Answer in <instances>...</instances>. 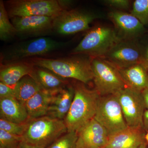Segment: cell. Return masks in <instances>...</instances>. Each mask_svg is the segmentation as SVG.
Listing matches in <instances>:
<instances>
[{
	"mask_svg": "<svg viewBox=\"0 0 148 148\" xmlns=\"http://www.w3.org/2000/svg\"><path fill=\"white\" fill-rule=\"evenodd\" d=\"M75 88L73 101L64 119L68 132H77L94 119L101 96L95 89H88L84 84H78Z\"/></svg>",
	"mask_w": 148,
	"mask_h": 148,
	"instance_id": "1",
	"label": "cell"
},
{
	"mask_svg": "<svg viewBox=\"0 0 148 148\" xmlns=\"http://www.w3.org/2000/svg\"><path fill=\"white\" fill-rule=\"evenodd\" d=\"M30 75L36 81L42 89L53 94L66 87V81L64 78L47 69L38 67L34 68Z\"/></svg>",
	"mask_w": 148,
	"mask_h": 148,
	"instance_id": "19",
	"label": "cell"
},
{
	"mask_svg": "<svg viewBox=\"0 0 148 148\" xmlns=\"http://www.w3.org/2000/svg\"><path fill=\"white\" fill-rule=\"evenodd\" d=\"M139 148H148L147 142H145V143H144L143 144H142V145L139 147Z\"/></svg>",
	"mask_w": 148,
	"mask_h": 148,
	"instance_id": "34",
	"label": "cell"
},
{
	"mask_svg": "<svg viewBox=\"0 0 148 148\" xmlns=\"http://www.w3.org/2000/svg\"><path fill=\"white\" fill-rule=\"evenodd\" d=\"M65 42L48 38H40L21 42L7 54L9 61H16L32 56L45 55L65 46Z\"/></svg>",
	"mask_w": 148,
	"mask_h": 148,
	"instance_id": "11",
	"label": "cell"
},
{
	"mask_svg": "<svg viewBox=\"0 0 148 148\" xmlns=\"http://www.w3.org/2000/svg\"><path fill=\"white\" fill-rule=\"evenodd\" d=\"M147 72H148V70H147Z\"/></svg>",
	"mask_w": 148,
	"mask_h": 148,
	"instance_id": "36",
	"label": "cell"
},
{
	"mask_svg": "<svg viewBox=\"0 0 148 148\" xmlns=\"http://www.w3.org/2000/svg\"><path fill=\"white\" fill-rule=\"evenodd\" d=\"M116 94L127 127H143L146 108L142 92L125 87Z\"/></svg>",
	"mask_w": 148,
	"mask_h": 148,
	"instance_id": "9",
	"label": "cell"
},
{
	"mask_svg": "<svg viewBox=\"0 0 148 148\" xmlns=\"http://www.w3.org/2000/svg\"><path fill=\"white\" fill-rule=\"evenodd\" d=\"M21 136L12 135L0 129V148H18Z\"/></svg>",
	"mask_w": 148,
	"mask_h": 148,
	"instance_id": "27",
	"label": "cell"
},
{
	"mask_svg": "<svg viewBox=\"0 0 148 148\" xmlns=\"http://www.w3.org/2000/svg\"><path fill=\"white\" fill-rule=\"evenodd\" d=\"M1 118L18 123H23L29 120L25 106L16 98H0Z\"/></svg>",
	"mask_w": 148,
	"mask_h": 148,
	"instance_id": "18",
	"label": "cell"
},
{
	"mask_svg": "<svg viewBox=\"0 0 148 148\" xmlns=\"http://www.w3.org/2000/svg\"><path fill=\"white\" fill-rule=\"evenodd\" d=\"M116 69L126 87L140 92L148 88L147 70L142 64Z\"/></svg>",
	"mask_w": 148,
	"mask_h": 148,
	"instance_id": "16",
	"label": "cell"
},
{
	"mask_svg": "<svg viewBox=\"0 0 148 148\" xmlns=\"http://www.w3.org/2000/svg\"><path fill=\"white\" fill-rule=\"evenodd\" d=\"M142 93L146 109L148 110V88L143 90Z\"/></svg>",
	"mask_w": 148,
	"mask_h": 148,
	"instance_id": "32",
	"label": "cell"
},
{
	"mask_svg": "<svg viewBox=\"0 0 148 148\" xmlns=\"http://www.w3.org/2000/svg\"><path fill=\"white\" fill-rule=\"evenodd\" d=\"M64 2L56 0H15L9 1L8 13L14 17L44 16L55 17L66 10Z\"/></svg>",
	"mask_w": 148,
	"mask_h": 148,
	"instance_id": "6",
	"label": "cell"
},
{
	"mask_svg": "<svg viewBox=\"0 0 148 148\" xmlns=\"http://www.w3.org/2000/svg\"><path fill=\"white\" fill-rule=\"evenodd\" d=\"M145 131L143 127H127L110 136L104 148H139L146 142Z\"/></svg>",
	"mask_w": 148,
	"mask_h": 148,
	"instance_id": "15",
	"label": "cell"
},
{
	"mask_svg": "<svg viewBox=\"0 0 148 148\" xmlns=\"http://www.w3.org/2000/svg\"><path fill=\"white\" fill-rule=\"evenodd\" d=\"M143 126L145 131L148 132V110L144 112L143 116Z\"/></svg>",
	"mask_w": 148,
	"mask_h": 148,
	"instance_id": "31",
	"label": "cell"
},
{
	"mask_svg": "<svg viewBox=\"0 0 148 148\" xmlns=\"http://www.w3.org/2000/svg\"><path fill=\"white\" fill-rule=\"evenodd\" d=\"M103 2L107 5L121 10H127L130 5V1L128 0H106Z\"/></svg>",
	"mask_w": 148,
	"mask_h": 148,
	"instance_id": "28",
	"label": "cell"
},
{
	"mask_svg": "<svg viewBox=\"0 0 148 148\" xmlns=\"http://www.w3.org/2000/svg\"><path fill=\"white\" fill-rule=\"evenodd\" d=\"M15 98L14 89L0 82V98Z\"/></svg>",
	"mask_w": 148,
	"mask_h": 148,
	"instance_id": "29",
	"label": "cell"
},
{
	"mask_svg": "<svg viewBox=\"0 0 148 148\" xmlns=\"http://www.w3.org/2000/svg\"><path fill=\"white\" fill-rule=\"evenodd\" d=\"M95 90L101 96L116 94L126 87L117 69L101 58L91 59Z\"/></svg>",
	"mask_w": 148,
	"mask_h": 148,
	"instance_id": "5",
	"label": "cell"
},
{
	"mask_svg": "<svg viewBox=\"0 0 148 148\" xmlns=\"http://www.w3.org/2000/svg\"><path fill=\"white\" fill-rule=\"evenodd\" d=\"M54 94L42 89L27 101L25 106L29 120L47 116Z\"/></svg>",
	"mask_w": 148,
	"mask_h": 148,
	"instance_id": "20",
	"label": "cell"
},
{
	"mask_svg": "<svg viewBox=\"0 0 148 148\" xmlns=\"http://www.w3.org/2000/svg\"><path fill=\"white\" fill-rule=\"evenodd\" d=\"M143 48L135 40H122L103 58L116 68L141 64Z\"/></svg>",
	"mask_w": 148,
	"mask_h": 148,
	"instance_id": "10",
	"label": "cell"
},
{
	"mask_svg": "<svg viewBox=\"0 0 148 148\" xmlns=\"http://www.w3.org/2000/svg\"><path fill=\"white\" fill-rule=\"evenodd\" d=\"M141 64L148 70V45L145 48H143Z\"/></svg>",
	"mask_w": 148,
	"mask_h": 148,
	"instance_id": "30",
	"label": "cell"
},
{
	"mask_svg": "<svg viewBox=\"0 0 148 148\" xmlns=\"http://www.w3.org/2000/svg\"><path fill=\"white\" fill-rule=\"evenodd\" d=\"M75 95V88L65 87L53 95L47 115L64 120L69 113Z\"/></svg>",
	"mask_w": 148,
	"mask_h": 148,
	"instance_id": "17",
	"label": "cell"
},
{
	"mask_svg": "<svg viewBox=\"0 0 148 148\" xmlns=\"http://www.w3.org/2000/svg\"><path fill=\"white\" fill-rule=\"evenodd\" d=\"M34 65L47 69L63 78H73L87 84L93 80L91 60L83 57L49 59L36 58Z\"/></svg>",
	"mask_w": 148,
	"mask_h": 148,
	"instance_id": "2",
	"label": "cell"
},
{
	"mask_svg": "<svg viewBox=\"0 0 148 148\" xmlns=\"http://www.w3.org/2000/svg\"><path fill=\"white\" fill-rule=\"evenodd\" d=\"M67 132L64 120L45 116L28 120L22 140L33 145L46 148Z\"/></svg>",
	"mask_w": 148,
	"mask_h": 148,
	"instance_id": "3",
	"label": "cell"
},
{
	"mask_svg": "<svg viewBox=\"0 0 148 148\" xmlns=\"http://www.w3.org/2000/svg\"><path fill=\"white\" fill-rule=\"evenodd\" d=\"M77 133V148H105L111 136L107 130L94 118Z\"/></svg>",
	"mask_w": 148,
	"mask_h": 148,
	"instance_id": "12",
	"label": "cell"
},
{
	"mask_svg": "<svg viewBox=\"0 0 148 148\" xmlns=\"http://www.w3.org/2000/svg\"><path fill=\"white\" fill-rule=\"evenodd\" d=\"M13 89L16 100L25 106L30 98L42 88L33 77L28 75L20 80Z\"/></svg>",
	"mask_w": 148,
	"mask_h": 148,
	"instance_id": "21",
	"label": "cell"
},
{
	"mask_svg": "<svg viewBox=\"0 0 148 148\" xmlns=\"http://www.w3.org/2000/svg\"><path fill=\"white\" fill-rule=\"evenodd\" d=\"M121 40L114 29L97 26L88 32L71 53L86 54L92 58H102Z\"/></svg>",
	"mask_w": 148,
	"mask_h": 148,
	"instance_id": "4",
	"label": "cell"
},
{
	"mask_svg": "<svg viewBox=\"0 0 148 148\" xmlns=\"http://www.w3.org/2000/svg\"><path fill=\"white\" fill-rule=\"evenodd\" d=\"M34 67L28 64H20L11 65L1 70V82L10 86H15L22 78L30 75Z\"/></svg>",
	"mask_w": 148,
	"mask_h": 148,
	"instance_id": "22",
	"label": "cell"
},
{
	"mask_svg": "<svg viewBox=\"0 0 148 148\" xmlns=\"http://www.w3.org/2000/svg\"><path fill=\"white\" fill-rule=\"evenodd\" d=\"M97 16L79 10H64L54 17L53 30L64 36L74 34L90 29L89 25Z\"/></svg>",
	"mask_w": 148,
	"mask_h": 148,
	"instance_id": "8",
	"label": "cell"
},
{
	"mask_svg": "<svg viewBox=\"0 0 148 148\" xmlns=\"http://www.w3.org/2000/svg\"><path fill=\"white\" fill-rule=\"evenodd\" d=\"M18 148H44L40 147H37V146L33 145H30L28 144L24 141H21Z\"/></svg>",
	"mask_w": 148,
	"mask_h": 148,
	"instance_id": "33",
	"label": "cell"
},
{
	"mask_svg": "<svg viewBox=\"0 0 148 148\" xmlns=\"http://www.w3.org/2000/svg\"><path fill=\"white\" fill-rule=\"evenodd\" d=\"M94 118L111 136L128 127L116 93L101 96Z\"/></svg>",
	"mask_w": 148,
	"mask_h": 148,
	"instance_id": "7",
	"label": "cell"
},
{
	"mask_svg": "<svg viewBox=\"0 0 148 148\" xmlns=\"http://www.w3.org/2000/svg\"><path fill=\"white\" fill-rule=\"evenodd\" d=\"M17 34V31L9 20L3 2L0 1V39L6 41Z\"/></svg>",
	"mask_w": 148,
	"mask_h": 148,
	"instance_id": "23",
	"label": "cell"
},
{
	"mask_svg": "<svg viewBox=\"0 0 148 148\" xmlns=\"http://www.w3.org/2000/svg\"><path fill=\"white\" fill-rule=\"evenodd\" d=\"M27 124V122L18 123L9 121L2 118L0 119V129L12 135L21 137L25 132Z\"/></svg>",
	"mask_w": 148,
	"mask_h": 148,
	"instance_id": "26",
	"label": "cell"
},
{
	"mask_svg": "<svg viewBox=\"0 0 148 148\" xmlns=\"http://www.w3.org/2000/svg\"><path fill=\"white\" fill-rule=\"evenodd\" d=\"M109 16L122 40H135L145 32L144 25L131 13L114 10L110 12Z\"/></svg>",
	"mask_w": 148,
	"mask_h": 148,
	"instance_id": "14",
	"label": "cell"
},
{
	"mask_svg": "<svg viewBox=\"0 0 148 148\" xmlns=\"http://www.w3.org/2000/svg\"><path fill=\"white\" fill-rule=\"evenodd\" d=\"M54 17L34 16L11 18L17 34L36 36L45 34L53 30Z\"/></svg>",
	"mask_w": 148,
	"mask_h": 148,
	"instance_id": "13",
	"label": "cell"
},
{
	"mask_svg": "<svg viewBox=\"0 0 148 148\" xmlns=\"http://www.w3.org/2000/svg\"><path fill=\"white\" fill-rule=\"evenodd\" d=\"M131 14L139 19L143 25L148 24V0H135Z\"/></svg>",
	"mask_w": 148,
	"mask_h": 148,
	"instance_id": "25",
	"label": "cell"
},
{
	"mask_svg": "<svg viewBox=\"0 0 148 148\" xmlns=\"http://www.w3.org/2000/svg\"><path fill=\"white\" fill-rule=\"evenodd\" d=\"M77 133L68 132L46 148H77Z\"/></svg>",
	"mask_w": 148,
	"mask_h": 148,
	"instance_id": "24",
	"label": "cell"
},
{
	"mask_svg": "<svg viewBox=\"0 0 148 148\" xmlns=\"http://www.w3.org/2000/svg\"><path fill=\"white\" fill-rule=\"evenodd\" d=\"M145 139L146 142L148 143V132H147V134H145Z\"/></svg>",
	"mask_w": 148,
	"mask_h": 148,
	"instance_id": "35",
	"label": "cell"
}]
</instances>
